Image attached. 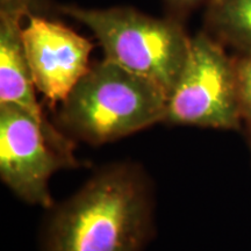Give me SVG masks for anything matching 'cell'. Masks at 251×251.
Here are the masks:
<instances>
[{"mask_svg":"<svg viewBox=\"0 0 251 251\" xmlns=\"http://www.w3.org/2000/svg\"><path fill=\"white\" fill-rule=\"evenodd\" d=\"M78 159L61 151L39 121L14 103H0V177L30 205L52 207L49 180Z\"/></svg>","mask_w":251,"mask_h":251,"instance_id":"5","label":"cell"},{"mask_svg":"<svg viewBox=\"0 0 251 251\" xmlns=\"http://www.w3.org/2000/svg\"><path fill=\"white\" fill-rule=\"evenodd\" d=\"M246 131H247V141H248V144H249V148H250V151H251V121L249 122H246Z\"/></svg>","mask_w":251,"mask_h":251,"instance_id":"12","label":"cell"},{"mask_svg":"<svg viewBox=\"0 0 251 251\" xmlns=\"http://www.w3.org/2000/svg\"><path fill=\"white\" fill-rule=\"evenodd\" d=\"M23 40L37 91L50 102H63L90 70L93 46L57 21L27 15Z\"/></svg>","mask_w":251,"mask_h":251,"instance_id":"6","label":"cell"},{"mask_svg":"<svg viewBox=\"0 0 251 251\" xmlns=\"http://www.w3.org/2000/svg\"><path fill=\"white\" fill-rule=\"evenodd\" d=\"M42 0H0V9L2 11H23L27 14H33L31 11Z\"/></svg>","mask_w":251,"mask_h":251,"instance_id":"10","label":"cell"},{"mask_svg":"<svg viewBox=\"0 0 251 251\" xmlns=\"http://www.w3.org/2000/svg\"><path fill=\"white\" fill-rule=\"evenodd\" d=\"M61 11L92 31L106 59L153 81L170 96L191 45V37L178 21L150 17L130 7L67 5Z\"/></svg>","mask_w":251,"mask_h":251,"instance_id":"3","label":"cell"},{"mask_svg":"<svg viewBox=\"0 0 251 251\" xmlns=\"http://www.w3.org/2000/svg\"><path fill=\"white\" fill-rule=\"evenodd\" d=\"M168 99L153 81L103 58L62 102L59 124L75 139L100 146L164 122Z\"/></svg>","mask_w":251,"mask_h":251,"instance_id":"2","label":"cell"},{"mask_svg":"<svg viewBox=\"0 0 251 251\" xmlns=\"http://www.w3.org/2000/svg\"><path fill=\"white\" fill-rule=\"evenodd\" d=\"M166 7L172 14L181 15L193 8L194 6L199 5L200 2L206 1V0H164ZM207 1H212V0H207Z\"/></svg>","mask_w":251,"mask_h":251,"instance_id":"11","label":"cell"},{"mask_svg":"<svg viewBox=\"0 0 251 251\" xmlns=\"http://www.w3.org/2000/svg\"><path fill=\"white\" fill-rule=\"evenodd\" d=\"M207 33L244 54H251V0H212L206 13Z\"/></svg>","mask_w":251,"mask_h":251,"instance_id":"8","label":"cell"},{"mask_svg":"<svg viewBox=\"0 0 251 251\" xmlns=\"http://www.w3.org/2000/svg\"><path fill=\"white\" fill-rule=\"evenodd\" d=\"M238 101L243 124L251 121V54L235 58Z\"/></svg>","mask_w":251,"mask_h":251,"instance_id":"9","label":"cell"},{"mask_svg":"<svg viewBox=\"0 0 251 251\" xmlns=\"http://www.w3.org/2000/svg\"><path fill=\"white\" fill-rule=\"evenodd\" d=\"M164 122L224 130L242 127L235 58L207 31L191 37L186 62L169 96Z\"/></svg>","mask_w":251,"mask_h":251,"instance_id":"4","label":"cell"},{"mask_svg":"<svg viewBox=\"0 0 251 251\" xmlns=\"http://www.w3.org/2000/svg\"><path fill=\"white\" fill-rule=\"evenodd\" d=\"M153 209L146 171L112 163L54 209L42 251H143L153 235Z\"/></svg>","mask_w":251,"mask_h":251,"instance_id":"1","label":"cell"},{"mask_svg":"<svg viewBox=\"0 0 251 251\" xmlns=\"http://www.w3.org/2000/svg\"><path fill=\"white\" fill-rule=\"evenodd\" d=\"M27 13L0 9V103H14L40 122L49 139L67 155H74V143L47 120L35 96V84L25 50L23 23Z\"/></svg>","mask_w":251,"mask_h":251,"instance_id":"7","label":"cell"}]
</instances>
